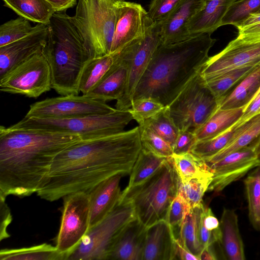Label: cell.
<instances>
[{
    "instance_id": "27",
    "label": "cell",
    "mask_w": 260,
    "mask_h": 260,
    "mask_svg": "<svg viewBox=\"0 0 260 260\" xmlns=\"http://www.w3.org/2000/svg\"><path fill=\"white\" fill-rule=\"evenodd\" d=\"M260 137V114L236 128L230 142L220 151L204 159L206 163L217 161L228 154L246 147Z\"/></svg>"
},
{
    "instance_id": "13",
    "label": "cell",
    "mask_w": 260,
    "mask_h": 260,
    "mask_svg": "<svg viewBox=\"0 0 260 260\" xmlns=\"http://www.w3.org/2000/svg\"><path fill=\"white\" fill-rule=\"evenodd\" d=\"M60 225L56 238L58 250L66 255L79 244L89 228L88 193L77 192L63 198Z\"/></svg>"
},
{
    "instance_id": "33",
    "label": "cell",
    "mask_w": 260,
    "mask_h": 260,
    "mask_svg": "<svg viewBox=\"0 0 260 260\" xmlns=\"http://www.w3.org/2000/svg\"><path fill=\"white\" fill-rule=\"evenodd\" d=\"M181 182L212 172L205 160L191 152L171 156Z\"/></svg>"
},
{
    "instance_id": "43",
    "label": "cell",
    "mask_w": 260,
    "mask_h": 260,
    "mask_svg": "<svg viewBox=\"0 0 260 260\" xmlns=\"http://www.w3.org/2000/svg\"><path fill=\"white\" fill-rule=\"evenodd\" d=\"M260 10V0H236L228 9L222 20V26H236L252 13Z\"/></svg>"
},
{
    "instance_id": "51",
    "label": "cell",
    "mask_w": 260,
    "mask_h": 260,
    "mask_svg": "<svg viewBox=\"0 0 260 260\" xmlns=\"http://www.w3.org/2000/svg\"><path fill=\"white\" fill-rule=\"evenodd\" d=\"M176 259L182 260H200L198 257L184 248L178 240H176Z\"/></svg>"
},
{
    "instance_id": "2",
    "label": "cell",
    "mask_w": 260,
    "mask_h": 260,
    "mask_svg": "<svg viewBox=\"0 0 260 260\" xmlns=\"http://www.w3.org/2000/svg\"><path fill=\"white\" fill-rule=\"evenodd\" d=\"M79 135L0 126V196L37 192L56 156Z\"/></svg>"
},
{
    "instance_id": "52",
    "label": "cell",
    "mask_w": 260,
    "mask_h": 260,
    "mask_svg": "<svg viewBox=\"0 0 260 260\" xmlns=\"http://www.w3.org/2000/svg\"><path fill=\"white\" fill-rule=\"evenodd\" d=\"M213 245L204 247L200 254V260H216L217 258L212 248Z\"/></svg>"
},
{
    "instance_id": "30",
    "label": "cell",
    "mask_w": 260,
    "mask_h": 260,
    "mask_svg": "<svg viewBox=\"0 0 260 260\" xmlns=\"http://www.w3.org/2000/svg\"><path fill=\"white\" fill-rule=\"evenodd\" d=\"M204 207L203 203L191 208L181 226L179 237L176 239L184 248L199 258L204 248L200 239L199 230Z\"/></svg>"
},
{
    "instance_id": "54",
    "label": "cell",
    "mask_w": 260,
    "mask_h": 260,
    "mask_svg": "<svg viewBox=\"0 0 260 260\" xmlns=\"http://www.w3.org/2000/svg\"><path fill=\"white\" fill-rule=\"evenodd\" d=\"M260 93V85L259 86L258 89H257V91L255 92L254 95L253 96V98L251 99V100L250 101V102L247 104L246 107L245 108L244 110V112L247 108L248 106L251 103V102L256 98V96Z\"/></svg>"
},
{
    "instance_id": "39",
    "label": "cell",
    "mask_w": 260,
    "mask_h": 260,
    "mask_svg": "<svg viewBox=\"0 0 260 260\" xmlns=\"http://www.w3.org/2000/svg\"><path fill=\"white\" fill-rule=\"evenodd\" d=\"M235 130V128L230 127L210 139L197 141L191 152L205 159L224 148L233 137Z\"/></svg>"
},
{
    "instance_id": "31",
    "label": "cell",
    "mask_w": 260,
    "mask_h": 260,
    "mask_svg": "<svg viewBox=\"0 0 260 260\" xmlns=\"http://www.w3.org/2000/svg\"><path fill=\"white\" fill-rule=\"evenodd\" d=\"M1 260H66L55 246L47 243L29 247L5 249L0 251Z\"/></svg>"
},
{
    "instance_id": "34",
    "label": "cell",
    "mask_w": 260,
    "mask_h": 260,
    "mask_svg": "<svg viewBox=\"0 0 260 260\" xmlns=\"http://www.w3.org/2000/svg\"><path fill=\"white\" fill-rule=\"evenodd\" d=\"M248 204V215L253 227L260 231V166L244 181Z\"/></svg>"
},
{
    "instance_id": "20",
    "label": "cell",
    "mask_w": 260,
    "mask_h": 260,
    "mask_svg": "<svg viewBox=\"0 0 260 260\" xmlns=\"http://www.w3.org/2000/svg\"><path fill=\"white\" fill-rule=\"evenodd\" d=\"M175 259L176 239L167 221L162 219L147 227L142 260Z\"/></svg>"
},
{
    "instance_id": "12",
    "label": "cell",
    "mask_w": 260,
    "mask_h": 260,
    "mask_svg": "<svg viewBox=\"0 0 260 260\" xmlns=\"http://www.w3.org/2000/svg\"><path fill=\"white\" fill-rule=\"evenodd\" d=\"M259 66L260 37L238 35L220 52L209 56L199 73L205 82L235 70Z\"/></svg>"
},
{
    "instance_id": "47",
    "label": "cell",
    "mask_w": 260,
    "mask_h": 260,
    "mask_svg": "<svg viewBox=\"0 0 260 260\" xmlns=\"http://www.w3.org/2000/svg\"><path fill=\"white\" fill-rule=\"evenodd\" d=\"M197 140L194 133L179 131L178 136L173 146V154H181L191 152Z\"/></svg>"
},
{
    "instance_id": "42",
    "label": "cell",
    "mask_w": 260,
    "mask_h": 260,
    "mask_svg": "<svg viewBox=\"0 0 260 260\" xmlns=\"http://www.w3.org/2000/svg\"><path fill=\"white\" fill-rule=\"evenodd\" d=\"M142 147L154 154L168 158L173 154V147L149 127L139 125Z\"/></svg>"
},
{
    "instance_id": "5",
    "label": "cell",
    "mask_w": 260,
    "mask_h": 260,
    "mask_svg": "<svg viewBox=\"0 0 260 260\" xmlns=\"http://www.w3.org/2000/svg\"><path fill=\"white\" fill-rule=\"evenodd\" d=\"M180 185V178L170 157L143 183L126 187L121 191L118 202L131 203L136 218L147 228L160 220H165Z\"/></svg>"
},
{
    "instance_id": "19",
    "label": "cell",
    "mask_w": 260,
    "mask_h": 260,
    "mask_svg": "<svg viewBox=\"0 0 260 260\" xmlns=\"http://www.w3.org/2000/svg\"><path fill=\"white\" fill-rule=\"evenodd\" d=\"M118 174L101 182L87 193L89 198V228L105 218L117 205L121 193V178Z\"/></svg>"
},
{
    "instance_id": "22",
    "label": "cell",
    "mask_w": 260,
    "mask_h": 260,
    "mask_svg": "<svg viewBox=\"0 0 260 260\" xmlns=\"http://www.w3.org/2000/svg\"><path fill=\"white\" fill-rule=\"evenodd\" d=\"M147 228L136 218L122 231L107 259L142 260Z\"/></svg>"
},
{
    "instance_id": "32",
    "label": "cell",
    "mask_w": 260,
    "mask_h": 260,
    "mask_svg": "<svg viewBox=\"0 0 260 260\" xmlns=\"http://www.w3.org/2000/svg\"><path fill=\"white\" fill-rule=\"evenodd\" d=\"M167 158L158 156L142 147L132 170L127 187L135 186L146 180L162 166Z\"/></svg>"
},
{
    "instance_id": "23",
    "label": "cell",
    "mask_w": 260,
    "mask_h": 260,
    "mask_svg": "<svg viewBox=\"0 0 260 260\" xmlns=\"http://www.w3.org/2000/svg\"><path fill=\"white\" fill-rule=\"evenodd\" d=\"M236 0H206L203 8L188 23L186 39L203 34H212L222 26V20L230 5Z\"/></svg>"
},
{
    "instance_id": "44",
    "label": "cell",
    "mask_w": 260,
    "mask_h": 260,
    "mask_svg": "<svg viewBox=\"0 0 260 260\" xmlns=\"http://www.w3.org/2000/svg\"><path fill=\"white\" fill-rule=\"evenodd\" d=\"M165 106L156 99L151 97H142L133 100L131 107L128 109L133 119L142 125L152 117Z\"/></svg>"
},
{
    "instance_id": "25",
    "label": "cell",
    "mask_w": 260,
    "mask_h": 260,
    "mask_svg": "<svg viewBox=\"0 0 260 260\" xmlns=\"http://www.w3.org/2000/svg\"><path fill=\"white\" fill-rule=\"evenodd\" d=\"M245 107L221 109L219 107L195 134L197 141L210 139L231 127L242 116Z\"/></svg>"
},
{
    "instance_id": "28",
    "label": "cell",
    "mask_w": 260,
    "mask_h": 260,
    "mask_svg": "<svg viewBox=\"0 0 260 260\" xmlns=\"http://www.w3.org/2000/svg\"><path fill=\"white\" fill-rule=\"evenodd\" d=\"M120 51L89 59L84 64L79 81V90L86 94L101 79L117 59Z\"/></svg>"
},
{
    "instance_id": "4",
    "label": "cell",
    "mask_w": 260,
    "mask_h": 260,
    "mask_svg": "<svg viewBox=\"0 0 260 260\" xmlns=\"http://www.w3.org/2000/svg\"><path fill=\"white\" fill-rule=\"evenodd\" d=\"M48 25L42 52L50 68L52 88L60 95H78L81 71L89 59L84 39L66 13L55 12Z\"/></svg>"
},
{
    "instance_id": "1",
    "label": "cell",
    "mask_w": 260,
    "mask_h": 260,
    "mask_svg": "<svg viewBox=\"0 0 260 260\" xmlns=\"http://www.w3.org/2000/svg\"><path fill=\"white\" fill-rule=\"evenodd\" d=\"M139 126L83 140L54 158L37 194L53 202L77 192H88L118 174H131L141 150Z\"/></svg>"
},
{
    "instance_id": "49",
    "label": "cell",
    "mask_w": 260,
    "mask_h": 260,
    "mask_svg": "<svg viewBox=\"0 0 260 260\" xmlns=\"http://www.w3.org/2000/svg\"><path fill=\"white\" fill-rule=\"evenodd\" d=\"M259 114H260V93L248 106L242 116L231 127L237 128Z\"/></svg>"
},
{
    "instance_id": "14",
    "label": "cell",
    "mask_w": 260,
    "mask_h": 260,
    "mask_svg": "<svg viewBox=\"0 0 260 260\" xmlns=\"http://www.w3.org/2000/svg\"><path fill=\"white\" fill-rule=\"evenodd\" d=\"M115 110L104 101L71 94L36 102L30 105L24 117L68 118L106 114Z\"/></svg>"
},
{
    "instance_id": "18",
    "label": "cell",
    "mask_w": 260,
    "mask_h": 260,
    "mask_svg": "<svg viewBox=\"0 0 260 260\" xmlns=\"http://www.w3.org/2000/svg\"><path fill=\"white\" fill-rule=\"evenodd\" d=\"M206 0H182L164 19L157 21L161 44L186 40V28L191 18L205 4Z\"/></svg>"
},
{
    "instance_id": "16",
    "label": "cell",
    "mask_w": 260,
    "mask_h": 260,
    "mask_svg": "<svg viewBox=\"0 0 260 260\" xmlns=\"http://www.w3.org/2000/svg\"><path fill=\"white\" fill-rule=\"evenodd\" d=\"M148 18L147 12L140 4L122 2L119 9L110 53L120 51L133 41L143 37Z\"/></svg>"
},
{
    "instance_id": "45",
    "label": "cell",
    "mask_w": 260,
    "mask_h": 260,
    "mask_svg": "<svg viewBox=\"0 0 260 260\" xmlns=\"http://www.w3.org/2000/svg\"><path fill=\"white\" fill-rule=\"evenodd\" d=\"M182 0H152L147 14L153 20L164 19L179 5Z\"/></svg>"
},
{
    "instance_id": "41",
    "label": "cell",
    "mask_w": 260,
    "mask_h": 260,
    "mask_svg": "<svg viewBox=\"0 0 260 260\" xmlns=\"http://www.w3.org/2000/svg\"><path fill=\"white\" fill-rule=\"evenodd\" d=\"M199 235L204 248L218 243L220 239L219 221L211 209L205 205L201 215Z\"/></svg>"
},
{
    "instance_id": "29",
    "label": "cell",
    "mask_w": 260,
    "mask_h": 260,
    "mask_svg": "<svg viewBox=\"0 0 260 260\" xmlns=\"http://www.w3.org/2000/svg\"><path fill=\"white\" fill-rule=\"evenodd\" d=\"M4 5L19 16L37 23L48 24L55 13L46 0H3Z\"/></svg>"
},
{
    "instance_id": "46",
    "label": "cell",
    "mask_w": 260,
    "mask_h": 260,
    "mask_svg": "<svg viewBox=\"0 0 260 260\" xmlns=\"http://www.w3.org/2000/svg\"><path fill=\"white\" fill-rule=\"evenodd\" d=\"M235 26L238 35L257 37L260 36V12L252 13Z\"/></svg>"
},
{
    "instance_id": "26",
    "label": "cell",
    "mask_w": 260,
    "mask_h": 260,
    "mask_svg": "<svg viewBox=\"0 0 260 260\" xmlns=\"http://www.w3.org/2000/svg\"><path fill=\"white\" fill-rule=\"evenodd\" d=\"M260 85V66L244 78L219 103L221 109L246 107ZM244 108V109H245Z\"/></svg>"
},
{
    "instance_id": "36",
    "label": "cell",
    "mask_w": 260,
    "mask_h": 260,
    "mask_svg": "<svg viewBox=\"0 0 260 260\" xmlns=\"http://www.w3.org/2000/svg\"><path fill=\"white\" fill-rule=\"evenodd\" d=\"M258 67H247L235 70L216 79L204 82L219 103L231 88Z\"/></svg>"
},
{
    "instance_id": "38",
    "label": "cell",
    "mask_w": 260,
    "mask_h": 260,
    "mask_svg": "<svg viewBox=\"0 0 260 260\" xmlns=\"http://www.w3.org/2000/svg\"><path fill=\"white\" fill-rule=\"evenodd\" d=\"M212 172L181 182L179 189L191 208L203 204V198L212 182Z\"/></svg>"
},
{
    "instance_id": "37",
    "label": "cell",
    "mask_w": 260,
    "mask_h": 260,
    "mask_svg": "<svg viewBox=\"0 0 260 260\" xmlns=\"http://www.w3.org/2000/svg\"><path fill=\"white\" fill-rule=\"evenodd\" d=\"M141 125L149 127L173 147L179 133V129L171 118L167 106Z\"/></svg>"
},
{
    "instance_id": "6",
    "label": "cell",
    "mask_w": 260,
    "mask_h": 260,
    "mask_svg": "<svg viewBox=\"0 0 260 260\" xmlns=\"http://www.w3.org/2000/svg\"><path fill=\"white\" fill-rule=\"evenodd\" d=\"M124 1H78L71 19L84 39L89 59L110 53L119 7Z\"/></svg>"
},
{
    "instance_id": "17",
    "label": "cell",
    "mask_w": 260,
    "mask_h": 260,
    "mask_svg": "<svg viewBox=\"0 0 260 260\" xmlns=\"http://www.w3.org/2000/svg\"><path fill=\"white\" fill-rule=\"evenodd\" d=\"M48 25L20 40L0 47V77L16 65L40 52L46 43Z\"/></svg>"
},
{
    "instance_id": "11",
    "label": "cell",
    "mask_w": 260,
    "mask_h": 260,
    "mask_svg": "<svg viewBox=\"0 0 260 260\" xmlns=\"http://www.w3.org/2000/svg\"><path fill=\"white\" fill-rule=\"evenodd\" d=\"M52 88L49 63L42 51L6 72L0 77L2 92L37 98Z\"/></svg>"
},
{
    "instance_id": "10",
    "label": "cell",
    "mask_w": 260,
    "mask_h": 260,
    "mask_svg": "<svg viewBox=\"0 0 260 260\" xmlns=\"http://www.w3.org/2000/svg\"><path fill=\"white\" fill-rule=\"evenodd\" d=\"M160 43L157 21L149 17L144 36L121 50L128 62V77L123 94L116 100L115 109L126 110L131 107L137 86Z\"/></svg>"
},
{
    "instance_id": "7",
    "label": "cell",
    "mask_w": 260,
    "mask_h": 260,
    "mask_svg": "<svg viewBox=\"0 0 260 260\" xmlns=\"http://www.w3.org/2000/svg\"><path fill=\"white\" fill-rule=\"evenodd\" d=\"M133 119L128 109H115L106 114L68 118L24 117L9 127L75 134L85 140L122 132Z\"/></svg>"
},
{
    "instance_id": "8",
    "label": "cell",
    "mask_w": 260,
    "mask_h": 260,
    "mask_svg": "<svg viewBox=\"0 0 260 260\" xmlns=\"http://www.w3.org/2000/svg\"><path fill=\"white\" fill-rule=\"evenodd\" d=\"M135 218L131 203L118 202L105 218L89 228L67 260L107 259L122 231Z\"/></svg>"
},
{
    "instance_id": "9",
    "label": "cell",
    "mask_w": 260,
    "mask_h": 260,
    "mask_svg": "<svg viewBox=\"0 0 260 260\" xmlns=\"http://www.w3.org/2000/svg\"><path fill=\"white\" fill-rule=\"evenodd\" d=\"M199 72L192 77L167 106L179 131L194 133L208 120L218 107L219 102L204 84Z\"/></svg>"
},
{
    "instance_id": "48",
    "label": "cell",
    "mask_w": 260,
    "mask_h": 260,
    "mask_svg": "<svg viewBox=\"0 0 260 260\" xmlns=\"http://www.w3.org/2000/svg\"><path fill=\"white\" fill-rule=\"evenodd\" d=\"M6 198L0 196V240L9 238L10 235L7 228L12 220L10 208L6 202Z\"/></svg>"
},
{
    "instance_id": "24",
    "label": "cell",
    "mask_w": 260,
    "mask_h": 260,
    "mask_svg": "<svg viewBox=\"0 0 260 260\" xmlns=\"http://www.w3.org/2000/svg\"><path fill=\"white\" fill-rule=\"evenodd\" d=\"M220 236L218 242L223 256L228 260H244V244L238 219L233 210L224 208L220 220Z\"/></svg>"
},
{
    "instance_id": "35",
    "label": "cell",
    "mask_w": 260,
    "mask_h": 260,
    "mask_svg": "<svg viewBox=\"0 0 260 260\" xmlns=\"http://www.w3.org/2000/svg\"><path fill=\"white\" fill-rule=\"evenodd\" d=\"M29 21L19 16L2 24L0 26V47L24 38L44 24L37 23L32 26Z\"/></svg>"
},
{
    "instance_id": "53",
    "label": "cell",
    "mask_w": 260,
    "mask_h": 260,
    "mask_svg": "<svg viewBox=\"0 0 260 260\" xmlns=\"http://www.w3.org/2000/svg\"><path fill=\"white\" fill-rule=\"evenodd\" d=\"M255 143L256 147L257 160L259 164V166H260V138L256 140Z\"/></svg>"
},
{
    "instance_id": "55",
    "label": "cell",
    "mask_w": 260,
    "mask_h": 260,
    "mask_svg": "<svg viewBox=\"0 0 260 260\" xmlns=\"http://www.w3.org/2000/svg\"><path fill=\"white\" fill-rule=\"evenodd\" d=\"M257 12H260V10L258 11H257Z\"/></svg>"
},
{
    "instance_id": "21",
    "label": "cell",
    "mask_w": 260,
    "mask_h": 260,
    "mask_svg": "<svg viewBox=\"0 0 260 260\" xmlns=\"http://www.w3.org/2000/svg\"><path fill=\"white\" fill-rule=\"evenodd\" d=\"M128 71L127 61L120 50L110 68L85 95L105 102L117 100L123 94L127 80Z\"/></svg>"
},
{
    "instance_id": "40",
    "label": "cell",
    "mask_w": 260,
    "mask_h": 260,
    "mask_svg": "<svg viewBox=\"0 0 260 260\" xmlns=\"http://www.w3.org/2000/svg\"><path fill=\"white\" fill-rule=\"evenodd\" d=\"M191 209L190 205L179 189L169 207L165 219L176 240L179 237L181 226Z\"/></svg>"
},
{
    "instance_id": "3",
    "label": "cell",
    "mask_w": 260,
    "mask_h": 260,
    "mask_svg": "<svg viewBox=\"0 0 260 260\" xmlns=\"http://www.w3.org/2000/svg\"><path fill=\"white\" fill-rule=\"evenodd\" d=\"M203 34L185 40L160 44L140 80L133 98L151 97L168 106L200 72L216 40Z\"/></svg>"
},
{
    "instance_id": "50",
    "label": "cell",
    "mask_w": 260,
    "mask_h": 260,
    "mask_svg": "<svg viewBox=\"0 0 260 260\" xmlns=\"http://www.w3.org/2000/svg\"><path fill=\"white\" fill-rule=\"evenodd\" d=\"M53 8L55 12H63L77 4V0H46Z\"/></svg>"
},
{
    "instance_id": "15",
    "label": "cell",
    "mask_w": 260,
    "mask_h": 260,
    "mask_svg": "<svg viewBox=\"0 0 260 260\" xmlns=\"http://www.w3.org/2000/svg\"><path fill=\"white\" fill-rule=\"evenodd\" d=\"M206 164L213 173L208 190L220 192L231 183L243 177L249 171L259 166L255 141L217 161Z\"/></svg>"
}]
</instances>
